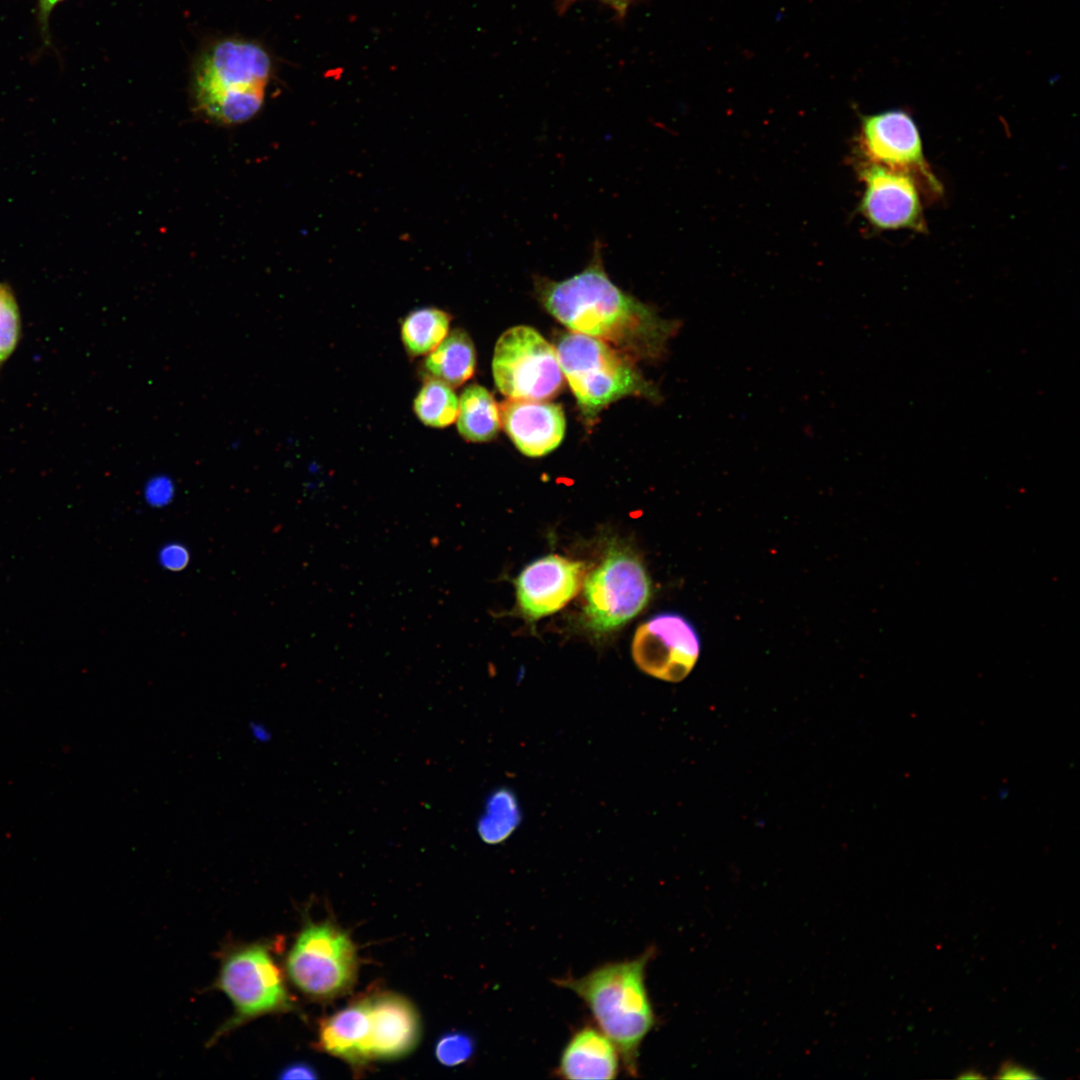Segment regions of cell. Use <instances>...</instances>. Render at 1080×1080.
Instances as JSON below:
<instances>
[{
    "label": "cell",
    "mask_w": 1080,
    "mask_h": 1080,
    "mask_svg": "<svg viewBox=\"0 0 1080 1080\" xmlns=\"http://www.w3.org/2000/svg\"><path fill=\"white\" fill-rule=\"evenodd\" d=\"M521 821L522 811L515 792L501 787L488 796L477 831L482 841L495 845L507 840Z\"/></svg>",
    "instance_id": "20"
},
{
    "label": "cell",
    "mask_w": 1080,
    "mask_h": 1080,
    "mask_svg": "<svg viewBox=\"0 0 1080 1080\" xmlns=\"http://www.w3.org/2000/svg\"><path fill=\"white\" fill-rule=\"evenodd\" d=\"M278 1078L281 1080H314L318 1078L315 1068L306 1062L291 1063L279 1071Z\"/></svg>",
    "instance_id": "27"
},
{
    "label": "cell",
    "mask_w": 1080,
    "mask_h": 1080,
    "mask_svg": "<svg viewBox=\"0 0 1080 1080\" xmlns=\"http://www.w3.org/2000/svg\"><path fill=\"white\" fill-rule=\"evenodd\" d=\"M175 493L176 485L174 480L163 473L151 476L143 486V498L149 506L154 508L169 505L174 499Z\"/></svg>",
    "instance_id": "24"
},
{
    "label": "cell",
    "mask_w": 1080,
    "mask_h": 1080,
    "mask_svg": "<svg viewBox=\"0 0 1080 1080\" xmlns=\"http://www.w3.org/2000/svg\"><path fill=\"white\" fill-rule=\"evenodd\" d=\"M459 399L448 384L429 378L419 390L413 409L426 426L445 428L457 418Z\"/></svg>",
    "instance_id": "21"
},
{
    "label": "cell",
    "mask_w": 1080,
    "mask_h": 1080,
    "mask_svg": "<svg viewBox=\"0 0 1080 1080\" xmlns=\"http://www.w3.org/2000/svg\"><path fill=\"white\" fill-rule=\"evenodd\" d=\"M286 970L303 993L329 998L347 990L357 971L356 951L350 938L329 923L309 924L291 948Z\"/></svg>",
    "instance_id": "8"
},
{
    "label": "cell",
    "mask_w": 1080,
    "mask_h": 1080,
    "mask_svg": "<svg viewBox=\"0 0 1080 1080\" xmlns=\"http://www.w3.org/2000/svg\"><path fill=\"white\" fill-rule=\"evenodd\" d=\"M492 373L508 399L546 401L561 390L564 376L556 348L529 326L507 329L497 340Z\"/></svg>",
    "instance_id": "7"
},
{
    "label": "cell",
    "mask_w": 1080,
    "mask_h": 1080,
    "mask_svg": "<svg viewBox=\"0 0 1080 1080\" xmlns=\"http://www.w3.org/2000/svg\"><path fill=\"white\" fill-rule=\"evenodd\" d=\"M474 1041L463 1032H449L439 1038L435 1046L438 1061L445 1066H456L466 1062L474 1052Z\"/></svg>",
    "instance_id": "23"
},
{
    "label": "cell",
    "mask_w": 1080,
    "mask_h": 1080,
    "mask_svg": "<svg viewBox=\"0 0 1080 1080\" xmlns=\"http://www.w3.org/2000/svg\"><path fill=\"white\" fill-rule=\"evenodd\" d=\"M997 1078L1001 1079H1037L1033 1071L1015 1063H1004L998 1071Z\"/></svg>",
    "instance_id": "29"
},
{
    "label": "cell",
    "mask_w": 1080,
    "mask_h": 1080,
    "mask_svg": "<svg viewBox=\"0 0 1080 1080\" xmlns=\"http://www.w3.org/2000/svg\"><path fill=\"white\" fill-rule=\"evenodd\" d=\"M860 139L871 163L910 175L928 195L942 194L941 184L925 160L918 128L909 113L892 109L862 117Z\"/></svg>",
    "instance_id": "9"
},
{
    "label": "cell",
    "mask_w": 1080,
    "mask_h": 1080,
    "mask_svg": "<svg viewBox=\"0 0 1080 1080\" xmlns=\"http://www.w3.org/2000/svg\"><path fill=\"white\" fill-rule=\"evenodd\" d=\"M579 0H558L557 9L559 13H563L568 8ZM600 2L608 6L614 13L617 20H623L629 9L640 0H593Z\"/></svg>",
    "instance_id": "26"
},
{
    "label": "cell",
    "mask_w": 1080,
    "mask_h": 1080,
    "mask_svg": "<svg viewBox=\"0 0 1080 1080\" xmlns=\"http://www.w3.org/2000/svg\"><path fill=\"white\" fill-rule=\"evenodd\" d=\"M369 1005L370 1057L391 1059L410 1052L420 1034L412 1004L399 995L386 993L369 999Z\"/></svg>",
    "instance_id": "14"
},
{
    "label": "cell",
    "mask_w": 1080,
    "mask_h": 1080,
    "mask_svg": "<svg viewBox=\"0 0 1080 1080\" xmlns=\"http://www.w3.org/2000/svg\"><path fill=\"white\" fill-rule=\"evenodd\" d=\"M424 367L430 378L451 387L464 384L473 376L476 367V350L472 339L462 329L448 332L441 343L427 354Z\"/></svg>",
    "instance_id": "17"
},
{
    "label": "cell",
    "mask_w": 1080,
    "mask_h": 1080,
    "mask_svg": "<svg viewBox=\"0 0 1080 1080\" xmlns=\"http://www.w3.org/2000/svg\"><path fill=\"white\" fill-rule=\"evenodd\" d=\"M273 72V58L260 42L232 36L212 40L193 62L195 107L221 124L245 122L261 109Z\"/></svg>",
    "instance_id": "2"
},
{
    "label": "cell",
    "mask_w": 1080,
    "mask_h": 1080,
    "mask_svg": "<svg viewBox=\"0 0 1080 1080\" xmlns=\"http://www.w3.org/2000/svg\"><path fill=\"white\" fill-rule=\"evenodd\" d=\"M654 950L632 960L606 963L580 978L555 980L590 1009L601 1031L614 1043L629 1075H638L639 1047L656 1024L645 986V969Z\"/></svg>",
    "instance_id": "3"
},
{
    "label": "cell",
    "mask_w": 1080,
    "mask_h": 1080,
    "mask_svg": "<svg viewBox=\"0 0 1080 1080\" xmlns=\"http://www.w3.org/2000/svg\"><path fill=\"white\" fill-rule=\"evenodd\" d=\"M371 1018L369 999L348 1006L320 1027V1045L328 1053L351 1062L370 1057Z\"/></svg>",
    "instance_id": "16"
},
{
    "label": "cell",
    "mask_w": 1080,
    "mask_h": 1080,
    "mask_svg": "<svg viewBox=\"0 0 1080 1080\" xmlns=\"http://www.w3.org/2000/svg\"><path fill=\"white\" fill-rule=\"evenodd\" d=\"M20 310L12 289L0 283V368L16 349L21 337Z\"/></svg>",
    "instance_id": "22"
},
{
    "label": "cell",
    "mask_w": 1080,
    "mask_h": 1080,
    "mask_svg": "<svg viewBox=\"0 0 1080 1080\" xmlns=\"http://www.w3.org/2000/svg\"><path fill=\"white\" fill-rule=\"evenodd\" d=\"M500 422L517 449L528 457L544 456L562 442L566 420L560 405L507 399L499 405Z\"/></svg>",
    "instance_id": "13"
},
{
    "label": "cell",
    "mask_w": 1080,
    "mask_h": 1080,
    "mask_svg": "<svg viewBox=\"0 0 1080 1080\" xmlns=\"http://www.w3.org/2000/svg\"><path fill=\"white\" fill-rule=\"evenodd\" d=\"M861 177L865 188L859 208L873 226L926 231L919 186L910 175L870 162Z\"/></svg>",
    "instance_id": "11"
},
{
    "label": "cell",
    "mask_w": 1080,
    "mask_h": 1080,
    "mask_svg": "<svg viewBox=\"0 0 1080 1080\" xmlns=\"http://www.w3.org/2000/svg\"><path fill=\"white\" fill-rule=\"evenodd\" d=\"M584 564L549 554L526 565L515 579L517 602L530 620L551 615L579 592Z\"/></svg>",
    "instance_id": "12"
},
{
    "label": "cell",
    "mask_w": 1080,
    "mask_h": 1080,
    "mask_svg": "<svg viewBox=\"0 0 1080 1080\" xmlns=\"http://www.w3.org/2000/svg\"><path fill=\"white\" fill-rule=\"evenodd\" d=\"M158 560L164 569L177 572L188 566L190 553L181 543H168L159 550Z\"/></svg>",
    "instance_id": "25"
},
{
    "label": "cell",
    "mask_w": 1080,
    "mask_h": 1080,
    "mask_svg": "<svg viewBox=\"0 0 1080 1080\" xmlns=\"http://www.w3.org/2000/svg\"><path fill=\"white\" fill-rule=\"evenodd\" d=\"M534 288L546 311L571 332L611 343L630 357H658L677 329L613 283L598 240L580 272L560 281L536 276Z\"/></svg>",
    "instance_id": "1"
},
{
    "label": "cell",
    "mask_w": 1080,
    "mask_h": 1080,
    "mask_svg": "<svg viewBox=\"0 0 1080 1080\" xmlns=\"http://www.w3.org/2000/svg\"><path fill=\"white\" fill-rule=\"evenodd\" d=\"M456 419L459 434L473 443L491 441L501 427L499 407L493 395L478 384L469 385L462 392Z\"/></svg>",
    "instance_id": "18"
},
{
    "label": "cell",
    "mask_w": 1080,
    "mask_h": 1080,
    "mask_svg": "<svg viewBox=\"0 0 1080 1080\" xmlns=\"http://www.w3.org/2000/svg\"><path fill=\"white\" fill-rule=\"evenodd\" d=\"M215 987L230 999L234 1013L211 1042L259 1016L292 1006L281 971L268 947L261 943L240 945L226 952Z\"/></svg>",
    "instance_id": "5"
},
{
    "label": "cell",
    "mask_w": 1080,
    "mask_h": 1080,
    "mask_svg": "<svg viewBox=\"0 0 1080 1080\" xmlns=\"http://www.w3.org/2000/svg\"><path fill=\"white\" fill-rule=\"evenodd\" d=\"M450 315L445 311L425 307L412 311L401 325V340L411 356H423L433 351L449 332Z\"/></svg>",
    "instance_id": "19"
},
{
    "label": "cell",
    "mask_w": 1080,
    "mask_h": 1080,
    "mask_svg": "<svg viewBox=\"0 0 1080 1080\" xmlns=\"http://www.w3.org/2000/svg\"><path fill=\"white\" fill-rule=\"evenodd\" d=\"M64 0H38V23L43 41L49 44V18L53 9Z\"/></svg>",
    "instance_id": "28"
},
{
    "label": "cell",
    "mask_w": 1080,
    "mask_h": 1080,
    "mask_svg": "<svg viewBox=\"0 0 1080 1080\" xmlns=\"http://www.w3.org/2000/svg\"><path fill=\"white\" fill-rule=\"evenodd\" d=\"M556 351L563 376L587 418L625 396L650 392L631 357L603 340L571 332L560 339Z\"/></svg>",
    "instance_id": "4"
},
{
    "label": "cell",
    "mask_w": 1080,
    "mask_h": 1080,
    "mask_svg": "<svg viewBox=\"0 0 1080 1080\" xmlns=\"http://www.w3.org/2000/svg\"><path fill=\"white\" fill-rule=\"evenodd\" d=\"M618 1053L602 1031L585 1026L565 1046L556 1073L565 1079H614L619 1070Z\"/></svg>",
    "instance_id": "15"
},
{
    "label": "cell",
    "mask_w": 1080,
    "mask_h": 1080,
    "mask_svg": "<svg viewBox=\"0 0 1080 1080\" xmlns=\"http://www.w3.org/2000/svg\"><path fill=\"white\" fill-rule=\"evenodd\" d=\"M584 621L597 634L613 632L636 617L651 595L649 576L628 547L611 545L584 580Z\"/></svg>",
    "instance_id": "6"
},
{
    "label": "cell",
    "mask_w": 1080,
    "mask_h": 1080,
    "mask_svg": "<svg viewBox=\"0 0 1080 1080\" xmlns=\"http://www.w3.org/2000/svg\"><path fill=\"white\" fill-rule=\"evenodd\" d=\"M958 1077L961 1078V1079H981V1078H983V1075H981L978 1071L968 1070V1071L963 1072Z\"/></svg>",
    "instance_id": "31"
},
{
    "label": "cell",
    "mask_w": 1080,
    "mask_h": 1080,
    "mask_svg": "<svg viewBox=\"0 0 1080 1080\" xmlns=\"http://www.w3.org/2000/svg\"><path fill=\"white\" fill-rule=\"evenodd\" d=\"M700 647L699 634L686 617L676 612H661L636 629L632 657L644 673L679 682L693 669Z\"/></svg>",
    "instance_id": "10"
},
{
    "label": "cell",
    "mask_w": 1080,
    "mask_h": 1080,
    "mask_svg": "<svg viewBox=\"0 0 1080 1080\" xmlns=\"http://www.w3.org/2000/svg\"><path fill=\"white\" fill-rule=\"evenodd\" d=\"M251 736L255 741L267 742L270 739V733L268 729L261 723L252 721L249 724Z\"/></svg>",
    "instance_id": "30"
}]
</instances>
